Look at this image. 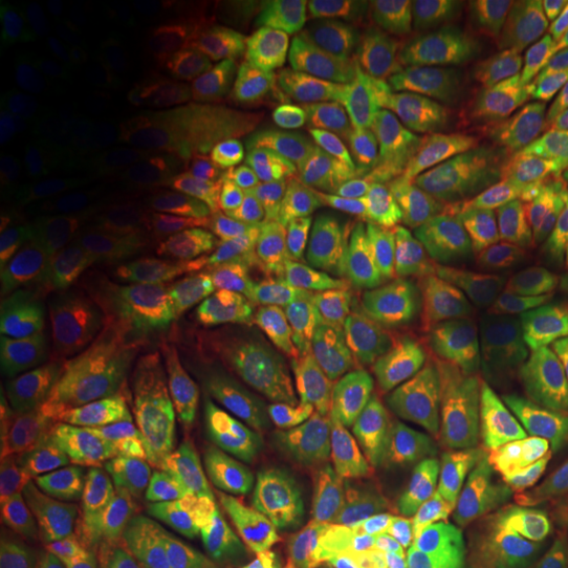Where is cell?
<instances>
[{"label": "cell", "mask_w": 568, "mask_h": 568, "mask_svg": "<svg viewBox=\"0 0 568 568\" xmlns=\"http://www.w3.org/2000/svg\"><path fill=\"white\" fill-rule=\"evenodd\" d=\"M382 284L437 337L443 389L466 410L485 387H516L539 361L568 351L566 264L477 255Z\"/></svg>", "instance_id": "1"}, {"label": "cell", "mask_w": 568, "mask_h": 568, "mask_svg": "<svg viewBox=\"0 0 568 568\" xmlns=\"http://www.w3.org/2000/svg\"><path fill=\"white\" fill-rule=\"evenodd\" d=\"M521 63H529V45L518 40L439 42L408 55L368 84V134L395 166H410L426 140L474 119L495 84Z\"/></svg>", "instance_id": "2"}, {"label": "cell", "mask_w": 568, "mask_h": 568, "mask_svg": "<svg viewBox=\"0 0 568 568\" xmlns=\"http://www.w3.org/2000/svg\"><path fill=\"white\" fill-rule=\"evenodd\" d=\"M297 355L351 374L443 389L445 353L414 311L379 280L347 284L297 311Z\"/></svg>", "instance_id": "3"}, {"label": "cell", "mask_w": 568, "mask_h": 568, "mask_svg": "<svg viewBox=\"0 0 568 568\" xmlns=\"http://www.w3.org/2000/svg\"><path fill=\"white\" fill-rule=\"evenodd\" d=\"M477 247L479 222L471 211L432 201L395 182L366 187L318 232V251L332 264L382 272L450 266Z\"/></svg>", "instance_id": "4"}, {"label": "cell", "mask_w": 568, "mask_h": 568, "mask_svg": "<svg viewBox=\"0 0 568 568\" xmlns=\"http://www.w3.org/2000/svg\"><path fill=\"white\" fill-rule=\"evenodd\" d=\"M466 422V406L424 382H397L332 410L297 435V447L318 464L343 471L422 466L432 445Z\"/></svg>", "instance_id": "5"}, {"label": "cell", "mask_w": 568, "mask_h": 568, "mask_svg": "<svg viewBox=\"0 0 568 568\" xmlns=\"http://www.w3.org/2000/svg\"><path fill=\"white\" fill-rule=\"evenodd\" d=\"M406 379L351 374L343 368L295 366L268 372L219 397L213 410L224 432L243 443L301 435L332 410Z\"/></svg>", "instance_id": "6"}, {"label": "cell", "mask_w": 568, "mask_h": 568, "mask_svg": "<svg viewBox=\"0 0 568 568\" xmlns=\"http://www.w3.org/2000/svg\"><path fill=\"white\" fill-rule=\"evenodd\" d=\"M376 524L347 503L318 500L253 516L226 568H372Z\"/></svg>", "instance_id": "7"}, {"label": "cell", "mask_w": 568, "mask_h": 568, "mask_svg": "<svg viewBox=\"0 0 568 568\" xmlns=\"http://www.w3.org/2000/svg\"><path fill=\"white\" fill-rule=\"evenodd\" d=\"M368 521L382 529L426 535L453 542L510 548L529 527L508 503L443 477H400L364 497Z\"/></svg>", "instance_id": "8"}, {"label": "cell", "mask_w": 568, "mask_h": 568, "mask_svg": "<svg viewBox=\"0 0 568 568\" xmlns=\"http://www.w3.org/2000/svg\"><path fill=\"white\" fill-rule=\"evenodd\" d=\"M234 450L226 443L126 445L55 460L32 489L48 518L67 516L98 500H119L180 474L224 460Z\"/></svg>", "instance_id": "9"}, {"label": "cell", "mask_w": 568, "mask_h": 568, "mask_svg": "<svg viewBox=\"0 0 568 568\" xmlns=\"http://www.w3.org/2000/svg\"><path fill=\"white\" fill-rule=\"evenodd\" d=\"M251 474L230 477L169 479L140 493L84 510V529L111 531V537H234L251 521V514L237 510Z\"/></svg>", "instance_id": "10"}, {"label": "cell", "mask_w": 568, "mask_h": 568, "mask_svg": "<svg viewBox=\"0 0 568 568\" xmlns=\"http://www.w3.org/2000/svg\"><path fill=\"white\" fill-rule=\"evenodd\" d=\"M410 172L443 201H489L531 169L527 148L485 119H466L418 148Z\"/></svg>", "instance_id": "11"}, {"label": "cell", "mask_w": 568, "mask_h": 568, "mask_svg": "<svg viewBox=\"0 0 568 568\" xmlns=\"http://www.w3.org/2000/svg\"><path fill=\"white\" fill-rule=\"evenodd\" d=\"M3 116L88 103L92 92L77 71L59 27L17 3L0 6Z\"/></svg>", "instance_id": "12"}, {"label": "cell", "mask_w": 568, "mask_h": 568, "mask_svg": "<svg viewBox=\"0 0 568 568\" xmlns=\"http://www.w3.org/2000/svg\"><path fill=\"white\" fill-rule=\"evenodd\" d=\"M479 243L497 258H537L568 240V148L481 203Z\"/></svg>", "instance_id": "13"}, {"label": "cell", "mask_w": 568, "mask_h": 568, "mask_svg": "<svg viewBox=\"0 0 568 568\" xmlns=\"http://www.w3.org/2000/svg\"><path fill=\"white\" fill-rule=\"evenodd\" d=\"M556 456L558 447L542 456H514L485 445L471 432H453L426 450L418 468L508 503L527 521L531 535L550 527L548 489Z\"/></svg>", "instance_id": "14"}, {"label": "cell", "mask_w": 568, "mask_h": 568, "mask_svg": "<svg viewBox=\"0 0 568 568\" xmlns=\"http://www.w3.org/2000/svg\"><path fill=\"white\" fill-rule=\"evenodd\" d=\"M34 197L48 219L71 234L103 237L126 230L132 213L84 155L82 140L51 134L34 159Z\"/></svg>", "instance_id": "15"}, {"label": "cell", "mask_w": 568, "mask_h": 568, "mask_svg": "<svg viewBox=\"0 0 568 568\" xmlns=\"http://www.w3.org/2000/svg\"><path fill=\"white\" fill-rule=\"evenodd\" d=\"M243 153L284 184H318L326 159L316 119L293 82L276 84L253 103L243 132Z\"/></svg>", "instance_id": "16"}, {"label": "cell", "mask_w": 568, "mask_h": 568, "mask_svg": "<svg viewBox=\"0 0 568 568\" xmlns=\"http://www.w3.org/2000/svg\"><path fill=\"white\" fill-rule=\"evenodd\" d=\"M59 408L71 443L82 447L116 443L145 422H159L130 376L90 353L63 372Z\"/></svg>", "instance_id": "17"}, {"label": "cell", "mask_w": 568, "mask_h": 568, "mask_svg": "<svg viewBox=\"0 0 568 568\" xmlns=\"http://www.w3.org/2000/svg\"><path fill=\"white\" fill-rule=\"evenodd\" d=\"M474 119H485L514 134L529 153L566 151L568 67L521 63L495 84Z\"/></svg>", "instance_id": "18"}, {"label": "cell", "mask_w": 568, "mask_h": 568, "mask_svg": "<svg viewBox=\"0 0 568 568\" xmlns=\"http://www.w3.org/2000/svg\"><path fill=\"white\" fill-rule=\"evenodd\" d=\"M0 261H3V274L48 290L80 308L119 276L101 258V253L77 234L48 230L40 224L13 230L3 240Z\"/></svg>", "instance_id": "19"}, {"label": "cell", "mask_w": 568, "mask_h": 568, "mask_svg": "<svg viewBox=\"0 0 568 568\" xmlns=\"http://www.w3.org/2000/svg\"><path fill=\"white\" fill-rule=\"evenodd\" d=\"M297 316L264 301H234L219 351V387L222 395L268 374L284 355L295 351ZM219 395V397H222Z\"/></svg>", "instance_id": "20"}, {"label": "cell", "mask_w": 568, "mask_h": 568, "mask_svg": "<svg viewBox=\"0 0 568 568\" xmlns=\"http://www.w3.org/2000/svg\"><path fill=\"white\" fill-rule=\"evenodd\" d=\"M53 408L32 387L6 385L0 393V464L6 493L34 489L53 460Z\"/></svg>", "instance_id": "21"}, {"label": "cell", "mask_w": 568, "mask_h": 568, "mask_svg": "<svg viewBox=\"0 0 568 568\" xmlns=\"http://www.w3.org/2000/svg\"><path fill=\"white\" fill-rule=\"evenodd\" d=\"M468 432L495 450L514 456H542L556 447L564 426L552 424L516 387L489 385L466 410Z\"/></svg>", "instance_id": "22"}, {"label": "cell", "mask_w": 568, "mask_h": 568, "mask_svg": "<svg viewBox=\"0 0 568 568\" xmlns=\"http://www.w3.org/2000/svg\"><path fill=\"white\" fill-rule=\"evenodd\" d=\"M211 190L224 211L264 230L272 224H297L308 216L305 195L255 166L245 153L219 163Z\"/></svg>", "instance_id": "23"}, {"label": "cell", "mask_w": 568, "mask_h": 568, "mask_svg": "<svg viewBox=\"0 0 568 568\" xmlns=\"http://www.w3.org/2000/svg\"><path fill=\"white\" fill-rule=\"evenodd\" d=\"M521 545H510V548H489V545L453 542V539L408 535V531L376 527L372 568H500V566H518V560H521Z\"/></svg>", "instance_id": "24"}, {"label": "cell", "mask_w": 568, "mask_h": 568, "mask_svg": "<svg viewBox=\"0 0 568 568\" xmlns=\"http://www.w3.org/2000/svg\"><path fill=\"white\" fill-rule=\"evenodd\" d=\"M224 542H232V537H101L71 564L74 568H203Z\"/></svg>", "instance_id": "25"}, {"label": "cell", "mask_w": 568, "mask_h": 568, "mask_svg": "<svg viewBox=\"0 0 568 568\" xmlns=\"http://www.w3.org/2000/svg\"><path fill=\"white\" fill-rule=\"evenodd\" d=\"M80 305L3 274L0 280V358L3 364L32 351L42 335L61 332ZM82 311V308H80Z\"/></svg>", "instance_id": "26"}, {"label": "cell", "mask_w": 568, "mask_h": 568, "mask_svg": "<svg viewBox=\"0 0 568 568\" xmlns=\"http://www.w3.org/2000/svg\"><path fill=\"white\" fill-rule=\"evenodd\" d=\"M261 34L268 45L305 69L332 71L343 67V42L332 17L311 6H280L264 11Z\"/></svg>", "instance_id": "27"}, {"label": "cell", "mask_w": 568, "mask_h": 568, "mask_svg": "<svg viewBox=\"0 0 568 568\" xmlns=\"http://www.w3.org/2000/svg\"><path fill=\"white\" fill-rule=\"evenodd\" d=\"M67 51L92 95H109L124 88L126 69L103 13L92 6L71 9L61 27ZM124 92V90H122Z\"/></svg>", "instance_id": "28"}, {"label": "cell", "mask_w": 568, "mask_h": 568, "mask_svg": "<svg viewBox=\"0 0 568 568\" xmlns=\"http://www.w3.org/2000/svg\"><path fill=\"white\" fill-rule=\"evenodd\" d=\"M82 148L92 169L101 174V180L109 184L113 193L151 197V201L161 203H174L182 195L180 176H174L148 153L98 138L82 140Z\"/></svg>", "instance_id": "29"}, {"label": "cell", "mask_w": 568, "mask_h": 568, "mask_svg": "<svg viewBox=\"0 0 568 568\" xmlns=\"http://www.w3.org/2000/svg\"><path fill=\"white\" fill-rule=\"evenodd\" d=\"M138 80L142 90L166 105L172 116H197L213 119L216 103L205 90L203 77L190 69L172 48H145L138 55Z\"/></svg>", "instance_id": "30"}, {"label": "cell", "mask_w": 568, "mask_h": 568, "mask_svg": "<svg viewBox=\"0 0 568 568\" xmlns=\"http://www.w3.org/2000/svg\"><path fill=\"white\" fill-rule=\"evenodd\" d=\"M435 3H395V0H339L329 17L351 38L379 45L400 34L426 27Z\"/></svg>", "instance_id": "31"}, {"label": "cell", "mask_w": 568, "mask_h": 568, "mask_svg": "<svg viewBox=\"0 0 568 568\" xmlns=\"http://www.w3.org/2000/svg\"><path fill=\"white\" fill-rule=\"evenodd\" d=\"M276 245V234L264 226H243L213 243L211 268L230 287H253L272 272Z\"/></svg>", "instance_id": "32"}, {"label": "cell", "mask_w": 568, "mask_h": 568, "mask_svg": "<svg viewBox=\"0 0 568 568\" xmlns=\"http://www.w3.org/2000/svg\"><path fill=\"white\" fill-rule=\"evenodd\" d=\"M119 116L126 124V130L132 132V138L145 148V153L151 155L166 166L174 176H184L190 174L187 163L182 159L180 145H176L174 130L169 124V116L155 109L153 101L148 95H142L140 90H124L119 92Z\"/></svg>", "instance_id": "33"}, {"label": "cell", "mask_w": 568, "mask_h": 568, "mask_svg": "<svg viewBox=\"0 0 568 568\" xmlns=\"http://www.w3.org/2000/svg\"><path fill=\"white\" fill-rule=\"evenodd\" d=\"M172 51L201 77L216 69L224 59V40L213 11L201 3L176 11L172 21Z\"/></svg>", "instance_id": "34"}, {"label": "cell", "mask_w": 568, "mask_h": 568, "mask_svg": "<svg viewBox=\"0 0 568 568\" xmlns=\"http://www.w3.org/2000/svg\"><path fill=\"white\" fill-rule=\"evenodd\" d=\"M524 393L545 418L568 426V351L539 361L524 382Z\"/></svg>", "instance_id": "35"}, {"label": "cell", "mask_w": 568, "mask_h": 568, "mask_svg": "<svg viewBox=\"0 0 568 568\" xmlns=\"http://www.w3.org/2000/svg\"><path fill=\"white\" fill-rule=\"evenodd\" d=\"M169 124H172L176 145H180L182 159L187 163L190 174L197 172V169L209 166V163L216 159L219 140L216 130L209 119H197V116H169Z\"/></svg>", "instance_id": "36"}, {"label": "cell", "mask_w": 568, "mask_h": 568, "mask_svg": "<svg viewBox=\"0 0 568 568\" xmlns=\"http://www.w3.org/2000/svg\"><path fill=\"white\" fill-rule=\"evenodd\" d=\"M116 19L126 38L138 42L140 51L155 48L161 34V6L155 0H119Z\"/></svg>", "instance_id": "37"}, {"label": "cell", "mask_w": 568, "mask_h": 568, "mask_svg": "<svg viewBox=\"0 0 568 568\" xmlns=\"http://www.w3.org/2000/svg\"><path fill=\"white\" fill-rule=\"evenodd\" d=\"M518 568H568V537L550 527L531 531L521 545Z\"/></svg>", "instance_id": "38"}, {"label": "cell", "mask_w": 568, "mask_h": 568, "mask_svg": "<svg viewBox=\"0 0 568 568\" xmlns=\"http://www.w3.org/2000/svg\"><path fill=\"white\" fill-rule=\"evenodd\" d=\"M558 456L548 489V521L556 524L560 531L568 529V445L558 437Z\"/></svg>", "instance_id": "39"}, {"label": "cell", "mask_w": 568, "mask_h": 568, "mask_svg": "<svg viewBox=\"0 0 568 568\" xmlns=\"http://www.w3.org/2000/svg\"><path fill=\"white\" fill-rule=\"evenodd\" d=\"M550 17H552L550 34L552 40H556V48L558 51L568 53V6H556V11H552Z\"/></svg>", "instance_id": "40"}, {"label": "cell", "mask_w": 568, "mask_h": 568, "mask_svg": "<svg viewBox=\"0 0 568 568\" xmlns=\"http://www.w3.org/2000/svg\"><path fill=\"white\" fill-rule=\"evenodd\" d=\"M30 568H74V564L69 560H61V564H42V566H30Z\"/></svg>", "instance_id": "41"}, {"label": "cell", "mask_w": 568, "mask_h": 568, "mask_svg": "<svg viewBox=\"0 0 568 568\" xmlns=\"http://www.w3.org/2000/svg\"><path fill=\"white\" fill-rule=\"evenodd\" d=\"M560 443L568 445V426H564V429H560Z\"/></svg>", "instance_id": "42"}, {"label": "cell", "mask_w": 568, "mask_h": 568, "mask_svg": "<svg viewBox=\"0 0 568 568\" xmlns=\"http://www.w3.org/2000/svg\"><path fill=\"white\" fill-rule=\"evenodd\" d=\"M560 535H564V537H568V529H566V531H560Z\"/></svg>", "instance_id": "43"}]
</instances>
